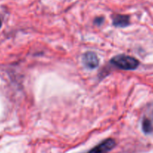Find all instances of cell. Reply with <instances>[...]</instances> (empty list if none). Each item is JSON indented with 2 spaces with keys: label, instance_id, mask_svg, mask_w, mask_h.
Masks as SVG:
<instances>
[{
  "label": "cell",
  "instance_id": "52a82bcc",
  "mask_svg": "<svg viewBox=\"0 0 153 153\" xmlns=\"http://www.w3.org/2000/svg\"><path fill=\"white\" fill-rule=\"evenodd\" d=\"M1 26H2V21L1 19H0V28H1Z\"/></svg>",
  "mask_w": 153,
  "mask_h": 153
},
{
  "label": "cell",
  "instance_id": "7a4b0ae2",
  "mask_svg": "<svg viewBox=\"0 0 153 153\" xmlns=\"http://www.w3.org/2000/svg\"><path fill=\"white\" fill-rule=\"evenodd\" d=\"M116 146V141L112 138H108L88 151L87 153H107Z\"/></svg>",
  "mask_w": 153,
  "mask_h": 153
},
{
  "label": "cell",
  "instance_id": "3957f363",
  "mask_svg": "<svg viewBox=\"0 0 153 153\" xmlns=\"http://www.w3.org/2000/svg\"><path fill=\"white\" fill-rule=\"evenodd\" d=\"M82 63L87 68L94 69L98 67L99 59L94 52H87L82 55Z\"/></svg>",
  "mask_w": 153,
  "mask_h": 153
},
{
  "label": "cell",
  "instance_id": "8992f818",
  "mask_svg": "<svg viewBox=\"0 0 153 153\" xmlns=\"http://www.w3.org/2000/svg\"><path fill=\"white\" fill-rule=\"evenodd\" d=\"M104 19V17H101V16H100V17L95 18V19H94V23L96 24V25H100V24L103 23Z\"/></svg>",
  "mask_w": 153,
  "mask_h": 153
},
{
  "label": "cell",
  "instance_id": "5b68a950",
  "mask_svg": "<svg viewBox=\"0 0 153 153\" xmlns=\"http://www.w3.org/2000/svg\"><path fill=\"white\" fill-rule=\"evenodd\" d=\"M142 131L145 134H150L153 131V125L151 121L147 118H144L142 122Z\"/></svg>",
  "mask_w": 153,
  "mask_h": 153
},
{
  "label": "cell",
  "instance_id": "6da1fadb",
  "mask_svg": "<svg viewBox=\"0 0 153 153\" xmlns=\"http://www.w3.org/2000/svg\"><path fill=\"white\" fill-rule=\"evenodd\" d=\"M110 63L115 67L123 70H134L139 66L138 60L132 56L126 55H118L110 60Z\"/></svg>",
  "mask_w": 153,
  "mask_h": 153
},
{
  "label": "cell",
  "instance_id": "277c9868",
  "mask_svg": "<svg viewBox=\"0 0 153 153\" xmlns=\"http://www.w3.org/2000/svg\"><path fill=\"white\" fill-rule=\"evenodd\" d=\"M112 24L114 26L124 28L130 24V17L128 15L114 14L112 16Z\"/></svg>",
  "mask_w": 153,
  "mask_h": 153
}]
</instances>
